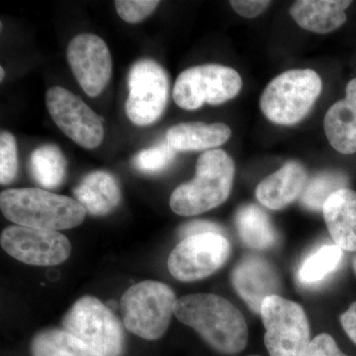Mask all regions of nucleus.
I'll use <instances>...</instances> for the list:
<instances>
[{"label": "nucleus", "instance_id": "32", "mask_svg": "<svg viewBox=\"0 0 356 356\" xmlns=\"http://www.w3.org/2000/svg\"><path fill=\"white\" fill-rule=\"evenodd\" d=\"M341 324L351 341L356 344V302L341 316Z\"/></svg>", "mask_w": 356, "mask_h": 356}, {"label": "nucleus", "instance_id": "12", "mask_svg": "<svg viewBox=\"0 0 356 356\" xmlns=\"http://www.w3.org/2000/svg\"><path fill=\"white\" fill-rule=\"evenodd\" d=\"M0 243L4 252L13 259L35 266L63 264L72 250L70 241L58 232L18 225L2 232Z\"/></svg>", "mask_w": 356, "mask_h": 356}, {"label": "nucleus", "instance_id": "23", "mask_svg": "<svg viewBox=\"0 0 356 356\" xmlns=\"http://www.w3.org/2000/svg\"><path fill=\"white\" fill-rule=\"evenodd\" d=\"M32 356H103L65 330L39 332L31 346Z\"/></svg>", "mask_w": 356, "mask_h": 356}, {"label": "nucleus", "instance_id": "8", "mask_svg": "<svg viewBox=\"0 0 356 356\" xmlns=\"http://www.w3.org/2000/svg\"><path fill=\"white\" fill-rule=\"evenodd\" d=\"M238 72L221 65H202L184 70L173 88L172 97L178 107L195 110L207 103L220 105L233 99L242 89Z\"/></svg>", "mask_w": 356, "mask_h": 356}, {"label": "nucleus", "instance_id": "18", "mask_svg": "<svg viewBox=\"0 0 356 356\" xmlns=\"http://www.w3.org/2000/svg\"><path fill=\"white\" fill-rule=\"evenodd\" d=\"M348 0H298L290 7V15L308 31L327 34L339 29L346 21Z\"/></svg>", "mask_w": 356, "mask_h": 356}, {"label": "nucleus", "instance_id": "27", "mask_svg": "<svg viewBox=\"0 0 356 356\" xmlns=\"http://www.w3.org/2000/svg\"><path fill=\"white\" fill-rule=\"evenodd\" d=\"M18 172L17 144L13 134H0V184H11Z\"/></svg>", "mask_w": 356, "mask_h": 356}, {"label": "nucleus", "instance_id": "21", "mask_svg": "<svg viewBox=\"0 0 356 356\" xmlns=\"http://www.w3.org/2000/svg\"><path fill=\"white\" fill-rule=\"evenodd\" d=\"M236 226L241 240L248 247L267 250L277 243L278 234L270 217L254 204H248L238 210Z\"/></svg>", "mask_w": 356, "mask_h": 356}, {"label": "nucleus", "instance_id": "24", "mask_svg": "<svg viewBox=\"0 0 356 356\" xmlns=\"http://www.w3.org/2000/svg\"><path fill=\"white\" fill-rule=\"evenodd\" d=\"M343 259V250L337 245H325L318 248L302 262L297 280L304 286H314L337 270Z\"/></svg>", "mask_w": 356, "mask_h": 356}, {"label": "nucleus", "instance_id": "17", "mask_svg": "<svg viewBox=\"0 0 356 356\" xmlns=\"http://www.w3.org/2000/svg\"><path fill=\"white\" fill-rule=\"evenodd\" d=\"M322 212L334 245L356 252V192L350 188L334 192Z\"/></svg>", "mask_w": 356, "mask_h": 356}, {"label": "nucleus", "instance_id": "19", "mask_svg": "<svg viewBox=\"0 0 356 356\" xmlns=\"http://www.w3.org/2000/svg\"><path fill=\"white\" fill-rule=\"evenodd\" d=\"M231 135V129L224 123L189 122L172 126L166 133V140L175 151H212L228 142Z\"/></svg>", "mask_w": 356, "mask_h": 356}, {"label": "nucleus", "instance_id": "25", "mask_svg": "<svg viewBox=\"0 0 356 356\" xmlns=\"http://www.w3.org/2000/svg\"><path fill=\"white\" fill-rule=\"evenodd\" d=\"M348 178L341 172L318 173L307 182L301 195V203L308 210L323 211L325 201L334 192L346 188Z\"/></svg>", "mask_w": 356, "mask_h": 356}, {"label": "nucleus", "instance_id": "35", "mask_svg": "<svg viewBox=\"0 0 356 356\" xmlns=\"http://www.w3.org/2000/svg\"><path fill=\"white\" fill-rule=\"evenodd\" d=\"M248 356H259V355H248Z\"/></svg>", "mask_w": 356, "mask_h": 356}, {"label": "nucleus", "instance_id": "14", "mask_svg": "<svg viewBox=\"0 0 356 356\" xmlns=\"http://www.w3.org/2000/svg\"><path fill=\"white\" fill-rule=\"evenodd\" d=\"M232 283L236 293L255 314H261L267 297L278 295L281 280L275 267L259 257H245L232 273Z\"/></svg>", "mask_w": 356, "mask_h": 356}, {"label": "nucleus", "instance_id": "7", "mask_svg": "<svg viewBox=\"0 0 356 356\" xmlns=\"http://www.w3.org/2000/svg\"><path fill=\"white\" fill-rule=\"evenodd\" d=\"M65 331L103 356H122L125 334L118 318L93 296L77 300L63 318Z\"/></svg>", "mask_w": 356, "mask_h": 356}, {"label": "nucleus", "instance_id": "2", "mask_svg": "<svg viewBox=\"0 0 356 356\" xmlns=\"http://www.w3.org/2000/svg\"><path fill=\"white\" fill-rule=\"evenodd\" d=\"M0 208L18 226L56 232L79 226L86 214L79 201L40 188L7 189L0 195Z\"/></svg>", "mask_w": 356, "mask_h": 356}, {"label": "nucleus", "instance_id": "29", "mask_svg": "<svg viewBox=\"0 0 356 356\" xmlns=\"http://www.w3.org/2000/svg\"><path fill=\"white\" fill-rule=\"evenodd\" d=\"M306 356H348L339 348L334 337L321 334L312 339Z\"/></svg>", "mask_w": 356, "mask_h": 356}, {"label": "nucleus", "instance_id": "9", "mask_svg": "<svg viewBox=\"0 0 356 356\" xmlns=\"http://www.w3.org/2000/svg\"><path fill=\"white\" fill-rule=\"evenodd\" d=\"M126 114L133 124L149 126L161 118L170 97L168 72L156 60L142 58L131 67Z\"/></svg>", "mask_w": 356, "mask_h": 356}, {"label": "nucleus", "instance_id": "20", "mask_svg": "<svg viewBox=\"0 0 356 356\" xmlns=\"http://www.w3.org/2000/svg\"><path fill=\"white\" fill-rule=\"evenodd\" d=\"M74 192L76 200L93 216L109 214L121 201L120 187L117 180L103 170L88 173Z\"/></svg>", "mask_w": 356, "mask_h": 356}, {"label": "nucleus", "instance_id": "4", "mask_svg": "<svg viewBox=\"0 0 356 356\" xmlns=\"http://www.w3.org/2000/svg\"><path fill=\"white\" fill-rule=\"evenodd\" d=\"M322 89V79L315 70H286L268 83L259 105L262 113L273 123L295 125L309 114Z\"/></svg>", "mask_w": 356, "mask_h": 356}, {"label": "nucleus", "instance_id": "30", "mask_svg": "<svg viewBox=\"0 0 356 356\" xmlns=\"http://www.w3.org/2000/svg\"><path fill=\"white\" fill-rule=\"evenodd\" d=\"M271 1L266 0H232V8L245 18H254L266 10Z\"/></svg>", "mask_w": 356, "mask_h": 356}, {"label": "nucleus", "instance_id": "15", "mask_svg": "<svg viewBox=\"0 0 356 356\" xmlns=\"http://www.w3.org/2000/svg\"><path fill=\"white\" fill-rule=\"evenodd\" d=\"M308 182L305 168L289 161L257 185V200L270 210H281L300 197Z\"/></svg>", "mask_w": 356, "mask_h": 356}, {"label": "nucleus", "instance_id": "16", "mask_svg": "<svg viewBox=\"0 0 356 356\" xmlns=\"http://www.w3.org/2000/svg\"><path fill=\"white\" fill-rule=\"evenodd\" d=\"M324 129L336 151L343 154L356 153V77L346 86V97L327 110Z\"/></svg>", "mask_w": 356, "mask_h": 356}, {"label": "nucleus", "instance_id": "22", "mask_svg": "<svg viewBox=\"0 0 356 356\" xmlns=\"http://www.w3.org/2000/svg\"><path fill=\"white\" fill-rule=\"evenodd\" d=\"M29 170L35 181L44 188H57L65 180L67 161L56 145H43L32 152Z\"/></svg>", "mask_w": 356, "mask_h": 356}, {"label": "nucleus", "instance_id": "33", "mask_svg": "<svg viewBox=\"0 0 356 356\" xmlns=\"http://www.w3.org/2000/svg\"><path fill=\"white\" fill-rule=\"evenodd\" d=\"M4 76H6V72H4L3 67H0V79H1V81H3Z\"/></svg>", "mask_w": 356, "mask_h": 356}, {"label": "nucleus", "instance_id": "1", "mask_svg": "<svg viewBox=\"0 0 356 356\" xmlns=\"http://www.w3.org/2000/svg\"><path fill=\"white\" fill-rule=\"evenodd\" d=\"M175 315L218 353L236 355L247 346L248 330L245 317L221 296L197 293L180 297L175 305Z\"/></svg>", "mask_w": 356, "mask_h": 356}, {"label": "nucleus", "instance_id": "31", "mask_svg": "<svg viewBox=\"0 0 356 356\" xmlns=\"http://www.w3.org/2000/svg\"><path fill=\"white\" fill-rule=\"evenodd\" d=\"M220 234L222 235L225 233L224 229L213 222L208 221H193L184 225L179 231V235L182 238H188V236L201 235V234Z\"/></svg>", "mask_w": 356, "mask_h": 356}, {"label": "nucleus", "instance_id": "28", "mask_svg": "<svg viewBox=\"0 0 356 356\" xmlns=\"http://www.w3.org/2000/svg\"><path fill=\"white\" fill-rule=\"evenodd\" d=\"M154 0H117L115 1L117 13L125 22L136 24L146 19L159 6Z\"/></svg>", "mask_w": 356, "mask_h": 356}, {"label": "nucleus", "instance_id": "6", "mask_svg": "<svg viewBox=\"0 0 356 356\" xmlns=\"http://www.w3.org/2000/svg\"><path fill=\"white\" fill-rule=\"evenodd\" d=\"M261 316L269 355H307L312 341L311 329L303 307L280 295H273L262 303Z\"/></svg>", "mask_w": 356, "mask_h": 356}, {"label": "nucleus", "instance_id": "26", "mask_svg": "<svg viewBox=\"0 0 356 356\" xmlns=\"http://www.w3.org/2000/svg\"><path fill=\"white\" fill-rule=\"evenodd\" d=\"M177 152L165 140L156 146L139 152L134 156L132 165L138 172L154 175L163 172L172 163Z\"/></svg>", "mask_w": 356, "mask_h": 356}, {"label": "nucleus", "instance_id": "10", "mask_svg": "<svg viewBox=\"0 0 356 356\" xmlns=\"http://www.w3.org/2000/svg\"><path fill=\"white\" fill-rule=\"evenodd\" d=\"M231 245L220 234H201L185 238L173 248L168 266L175 280L192 282L216 273L229 259Z\"/></svg>", "mask_w": 356, "mask_h": 356}, {"label": "nucleus", "instance_id": "13", "mask_svg": "<svg viewBox=\"0 0 356 356\" xmlns=\"http://www.w3.org/2000/svg\"><path fill=\"white\" fill-rule=\"evenodd\" d=\"M67 58L77 83L90 97L104 90L112 76V57L106 43L95 34H79L70 40Z\"/></svg>", "mask_w": 356, "mask_h": 356}, {"label": "nucleus", "instance_id": "11", "mask_svg": "<svg viewBox=\"0 0 356 356\" xmlns=\"http://www.w3.org/2000/svg\"><path fill=\"white\" fill-rule=\"evenodd\" d=\"M46 105L56 125L79 146L92 149L102 145V119L81 97L62 86H53L47 91Z\"/></svg>", "mask_w": 356, "mask_h": 356}, {"label": "nucleus", "instance_id": "5", "mask_svg": "<svg viewBox=\"0 0 356 356\" xmlns=\"http://www.w3.org/2000/svg\"><path fill=\"white\" fill-rule=\"evenodd\" d=\"M177 300L172 288L165 283L154 280L137 283L122 296L124 325L142 339H159L170 327Z\"/></svg>", "mask_w": 356, "mask_h": 356}, {"label": "nucleus", "instance_id": "3", "mask_svg": "<svg viewBox=\"0 0 356 356\" xmlns=\"http://www.w3.org/2000/svg\"><path fill=\"white\" fill-rule=\"evenodd\" d=\"M235 173V163L226 152H205L197 159L193 179L172 192L170 208L175 214L184 217L214 209L228 199Z\"/></svg>", "mask_w": 356, "mask_h": 356}, {"label": "nucleus", "instance_id": "34", "mask_svg": "<svg viewBox=\"0 0 356 356\" xmlns=\"http://www.w3.org/2000/svg\"><path fill=\"white\" fill-rule=\"evenodd\" d=\"M353 270H355V273L356 274V255L355 257H353Z\"/></svg>", "mask_w": 356, "mask_h": 356}]
</instances>
